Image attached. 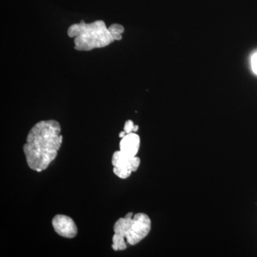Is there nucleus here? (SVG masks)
Returning <instances> with one entry per match:
<instances>
[{
  "instance_id": "obj_1",
  "label": "nucleus",
  "mask_w": 257,
  "mask_h": 257,
  "mask_svg": "<svg viewBox=\"0 0 257 257\" xmlns=\"http://www.w3.org/2000/svg\"><path fill=\"white\" fill-rule=\"evenodd\" d=\"M61 126L55 120L39 121L30 130L23 150L30 169L40 172L55 160L62 143Z\"/></svg>"
},
{
  "instance_id": "obj_2",
  "label": "nucleus",
  "mask_w": 257,
  "mask_h": 257,
  "mask_svg": "<svg viewBox=\"0 0 257 257\" xmlns=\"http://www.w3.org/2000/svg\"><path fill=\"white\" fill-rule=\"evenodd\" d=\"M151 227V219L147 214L138 213L134 215L133 213H128L115 222L111 247L114 251H122L127 244H138L149 234Z\"/></svg>"
},
{
  "instance_id": "obj_3",
  "label": "nucleus",
  "mask_w": 257,
  "mask_h": 257,
  "mask_svg": "<svg viewBox=\"0 0 257 257\" xmlns=\"http://www.w3.org/2000/svg\"><path fill=\"white\" fill-rule=\"evenodd\" d=\"M67 35L74 38V48L78 51H90L102 48L114 42L109 28L102 20L92 23L84 21L71 25L67 30Z\"/></svg>"
},
{
  "instance_id": "obj_4",
  "label": "nucleus",
  "mask_w": 257,
  "mask_h": 257,
  "mask_svg": "<svg viewBox=\"0 0 257 257\" xmlns=\"http://www.w3.org/2000/svg\"><path fill=\"white\" fill-rule=\"evenodd\" d=\"M140 162L141 160L138 157L128 156L120 150L115 152L111 160L113 172L120 179L128 178L133 172L138 170Z\"/></svg>"
},
{
  "instance_id": "obj_5",
  "label": "nucleus",
  "mask_w": 257,
  "mask_h": 257,
  "mask_svg": "<svg viewBox=\"0 0 257 257\" xmlns=\"http://www.w3.org/2000/svg\"><path fill=\"white\" fill-rule=\"evenodd\" d=\"M52 226L56 232L63 237L74 238L77 234V227L72 218L57 214L52 219Z\"/></svg>"
},
{
  "instance_id": "obj_6",
  "label": "nucleus",
  "mask_w": 257,
  "mask_h": 257,
  "mask_svg": "<svg viewBox=\"0 0 257 257\" xmlns=\"http://www.w3.org/2000/svg\"><path fill=\"white\" fill-rule=\"evenodd\" d=\"M140 147V138L135 133L126 134L119 143L120 151L128 156H136Z\"/></svg>"
},
{
  "instance_id": "obj_7",
  "label": "nucleus",
  "mask_w": 257,
  "mask_h": 257,
  "mask_svg": "<svg viewBox=\"0 0 257 257\" xmlns=\"http://www.w3.org/2000/svg\"><path fill=\"white\" fill-rule=\"evenodd\" d=\"M108 28H109V31L114 41H116V40L119 41L122 39V34L124 32V28L122 25H119V24H114Z\"/></svg>"
},
{
  "instance_id": "obj_8",
  "label": "nucleus",
  "mask_w": 257,
  "mask_h": 257,
  "mask_svg": "<svg viewBox=\"0 0 257 257\" xmlns=\"http://www.w3.org/2000/svg\"><path fill=\"white\" fill-rule=\"evenodd\" d=\"M135 124L132 120H128L125 123L124 126V131L126 134L135 133Z\"/></svg>"
},
{
  "instance_id": "obj_9",
  "label": "nucleus",
  "mask_w": 257,
  "mask_h": 257,
  "mask_svg": "<svg viewBox=\"0 0 257 257\" xmlns=\"http://www.w3.org/2000/svg\"><path fill=\"white\" fill-rule=\"evenodd\" d=\"M251 69L255 74H257V53L254 54L251 57Z\"/></svg>"
},
{
  "instance_id": "obj_10",
  "label": "nucleus",
  "mask_w": 257,
  "mask_h": 257,
  "mask_svg": "<svg viewBox=\"0 0 257 257\" xmlns=\"http://www.w3.org/2000/svg\"><path fill=\"white\" fill-rule=\"evenodd\" d=\"M126 135V133H125L124 131L121 132V133H119V138H123Z\"/></svg>"
}]
</instances>
